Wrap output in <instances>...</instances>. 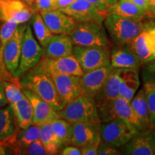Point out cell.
<instances>
[{
	"mask_svg": "<svg viewBox=\"0 0 155 155\" xmlns=\"http://www.w3.org/2000/svg\"><path fill=\"white\" fill-rule=\"evenodd\" d=\"M19 78L21 86L32 91L48 102L56 111H61L65 106L58 95L51 75L38 65L23 73Z\"/></svg>",
	"mask_w": 155,
	"mask_h": 155,
	"instance_id": "1",
	"label": "cell"
},
{
	"mask_svg": "<svg viewBox=\"0 0 155 155\" xmlns=\"http://www.w3.org/2000/svg\"><path fill=\"white\" fill-rule=\"evenodd\" d=\"M103 23L115 45L131 43L146 28V25L141 20L126 18L116 15H108Z\"/></svg>",
	"mask_w": 155,
	"mask_h": 155,
	"instance_id": "2",
	"label": "cell"
},
{
	"mask_svg": "<svg viewBox=\"0 0 155 155\" xmlns=\"http://www.w3.org/2000/svg\"><path fill=\"white\" fill-rule=\"evenodd\" d=\"M69 35L74 45L110 46V39L102 22H77Z\"/></svg>",
	"mask_w": 155,
	"mask_h": 155,
	"instance_id": "3",
	"label": "cell"
},
{
	"mask_svg": "<svg viewBox=\"0 0 155 155\" xmlns=\"http://www.w3.org/2000/svg\"><path fill=\"white\" fill-rule=\"evenodd\" d=\"M58 113L60 118L66 120L72 124L99 118L94 98L82 95L65 104Z\"/></svg>",
	"mask_w": 155,
	"mask_h": 155,
	"instance_id": "4",
	"label": "cell"
},
{
	"mask_svg": "<svg viewBox=\"0 0 155 155\" xmlns=\"http://www.w3.org/2000/svg\"><path fill=\"white\" fill-rule=\"evenodd\" d=\"M139 131V130L134 125L121 119L101 122L100 127L101 140L117 148L127 144Z\"/></svg>",
	"mask_w": 155,
	"mask_h": 155,
	"instance_id": "5",
	"label": "cell"
},
{
	"mask_svg": "<svg viewBox=\"0 0 155 155\" xmlns=\"http://www.w3.org/2000/svg\"><path fill=\"white\" fill-rule=\"evenodd\" d=\"M73 54L77 58L83 73L111 65L109 48L74 45Z\"/></svg>",
	"mask_w": 155,
	"mask_h": 155,
	"instance_id": "6",
	"label": "cell"
},
{
	"mask_svg": "<svg viewBox=\"0 0 155 155\" xmlns=\"http://www.w3.org/2000/svg\"><path fill=\"white\" fill-rule=\"evenodd\" d=\"M43 55V48L34 38L30 25H27L22 40L19 64L15 78H19L24 73L36 66Z\"/></svg>",
	"mask_w": 155,
	"mask_h": 155,
	"instance_id": "7",
	"label": "cell"
},
{
	"mask_svg": "<svg viewBox=\"0 0 155 155\" xmlns=\"http://www.w3.org/2000/svg\"><path fill=\"white\" fill-rule=\"evenodd\" d=\"M98 113L101 122L121 119L134 125L140 131V124L131 102L121 96L98 108Z\"/></svg>",
	"mask_w": 155,
	"mask_h": 155,
	"instance_id": "8",
	"label": "cell"
},
{
	"mask_svg": "<svg viewBox=\"0 0 155 155\" xmlns=\"http://www.w3.org/2000/svg\"><path fill=\"white\" fill-rule=\"evenodd\" d=\"M27 25L19 24L15 33L5 45L3 51V62L6 69L15 78L18 68L22 50V40Z\"/></svg>",
	"mask_w": 155,
	"mask_h": 155,
	"instance_id": "9",
	"label": "cell"
},
{
	"mask_svg": "<svg viewBox=\"0 0 155 155\" xmlns=\"http://www.w3.org/2000/svg\"><path fill=\"white\" fill-rule=\"evenodd\" d=\"M38 65L50 74L73 75L81 77L84 73L73 54L55 59L42 57Z\"/></svg>",
	"mask_w": 155,
	"mask_h": 155,
	"instance_id": "10",
	"label": "cell"
},
{
	"mask_svg": "<svg viewBox=\"0 0 155 155\" xmlns=\"http://www.w3.org/2000/svg\"><path fill=\"white\" fill-rule=\"evenodd\" d=\"M112 69L113 67L108 65L83 73L79 79L80 94L94 99L101 90Z\"/></svg>",
	"mask_w": 155,
	"mask_h": 155,
	"instance_id": "11",
	"label": "cell"
},
{
	"mask_svg": "<svg viewBox=\"0 0 155 155\" xmlns=\"http://www.w3.org/2000/svg\"><path fill=\"white\" fill-rule=\"evenodd\" d=\"M77 22H104L106 15L88 0H75L71 5L60 9Z\"/></svg>",
	"mask_w": 155,
	"mask_h": 155,
	"instance_id": "12",
	"label": "cell"
},
{
	"mask_svg": "<svg viewBox=\"0 0 155 155\" xmlns=\"http://www.w3.org/2000/svg\"><path fill=\"white\" fill-rule=\"evenodd\" d=\"M122 154L154 155L155 130L147 129L140 130L127 144L121 147Z\"/></svg>",
	"mask_w": 155,
	"mask_h": 155,
	"instance_id": "13",
	"label": "cell"
},
{
	"mask_svg": "<svg viewBox=\"0 0 155 155\" xmlns=\"http://www.w3.org/2000/svg\"><path fill=\"white\" fill-rule=\"evenodd\" d=\"M129 46L141 60L143 65L155 60V25L147 26Z\"/></svg>",
	"mask_w": 155,
	"mask_h": 155,
	"instance_id": "14",
	"label": "cell"
},
{
	"mask_svg": "<svg viewBox=\"0 0 155 155\" xmlns=\"http://www.w3.org/2000/svg\"><path fill=\"white\" fill-rule=\"evenodd\" d=\"M0 12L4 21H13L18 25L27 22L37 12L33 7L22 0H1Z\"/></svg>",
	"mask_w": 155,
	"mask_h": 155,
	"instance_id": "15",
	"label": "cell"
},
{
	"mask_svg": "<svg viewBox=\"0 0 155 155\" xmlns=\"http://www.w3.org/2000/svg\"><path fill=\"white\" fill-rule=\"evenodd\" d=\"M101 121L97 118L86 122L73 124V132L71 145L82 147L92 141H100V127Z\"/></svg>",
	"mask_w": 155,
	"mask_h": 155,
	"instance_id": "16",
	"label": "cell"
},
{
	"mask_svg": "<svg viewBox=\"0 0 155 155\" xmlns=\"http://www.w3.org/2000/svg\"><path fill=\"white\" fill-rule=\"evenodd\" d=\"M23 94L30 101L33 111V124L40 125L45 123H51L58 119V111L42 98L30 89L22 87Z\"/></svg>",
	"mask_w": 155,
	"mask_h": 155,
	"instance_id": "17",
	"label": "cell"
},
{
	"mask_svg": "<svg viewBox=\"0 0 155 155\" xmlns=\"http://www.w3.org/2000/svg\"><path fill=\"white\" fill-rule=\"evenodd\" d=\"M19 129L10 104L0 108V144L7 148L14 144Z\"/></svg>",
	"mask_w": 155,
	"mask_h": 155,
	"instance_id": "18",
	"label": "cell"
},
{
	"mask_svg": "<svg viewBox=\"0 0 155 155\" xmlns=\"http://www.w3.org/2000/svg\"><path fill=\"white\" fill-rule=\"evenodd\" d=\"M44 22L53 34H66L71 32L77 22L60 9L40 12Z\"/></svg>",
	"mask_w": 155,
	"mask_h": 155,
	"instance_id": "19",
	"label": "cell"
},
{
	"mask_svg": "<svg viewBox=\"0 0 155 155\" xmlns=\"http://www.w3.org/2000/svg\"><path fill=\"white\" fill-rule=\"evenodd\" d=\"M64 106L80 96V76L65 74H50Z\"/></svg>",
	"mask_w": 155,
	"mask_h": 155,
	"instance_id": "20",
	"label": "cell"
},
{
	"mask_svg": "<svg viewBox=\"0 0 155 155\" xmlns=\"http://www.w3.org/2000/svg\"><path fill=\"white\" fill-rule=\"evenodd\" d=\"M111 65L114 68L139 70L143 65L141 60L129 45H115L111 51Z\"/></svg>",
	"mask_w": 155,
	"mask_h": 155,
	"instance_id": "21",
	"label": "cell"
},
{
	"mask_svg": "<svg viewBox=\"0 0 155 155\" xmlns=\"http://www.w3.org/2000/svg\"><path fill=\"white\" fill-rule=\"evenodd\" d=\"M74 45L69 35L54 34L46 46L43 48V57L55 59L73 54Z\"/></svg>",
	"mask_w": 155,
	"mask_h": 155,
	"instance_id": "22",
	"label": "cell"
},
{
	"mask_svg": "<svg viewBox=\"0 0 155 155\" xmlns=\"http://www.w3.org/2000/svg\"><path fill=\"white\" fill-rule=\"evenodd\" d=\"M119 68L112 69L109 76L103 86L101 90L95 96L94 101L97 109L104 104L111 101L119 96Z\"/></svg>",
	"mask_w": 155,
	"mask_h": 155,
	"instance_id": "23",
	"label": "cell"
},
{
	"mask_svg": "<svg viewBox=\"0 0 155 155\" xmlns=\"http://www.w3.org/2000/svg\"><path fill=\"white\" fill-rule=\"evenodd\" d=\"M119 69V96L131 102L137 94L140 84L139 70L134 68Z\"/></svg>",
	"mask_w": 155,
	"mask_h": 155,
	"instance_id": "24",
	"label": "cell"
},
{
	"mask_svg": "<svg viewBox=\"0 0 155 155\" xmlns=\"http://www.w3.org/2000/svg\"><path fill=\"white\" fill-rule=\"evenodd\" d=\"M108 15H116L126 18L141 20L147 13L129 0H118L108 8Z\"/></svg>",
	"mask_w": 155,
	"mask_h": 155,
	"instance_id": "25",
	"label": "cell"
},
{
	"mask_svg": "<svg viewBox=\"0 0 155 155\" xmlns=\"http://www.w3.org/2000/svg\"><path fill=\"white\" fill-rule=\"evenodd\" d=\"M40 127L38 124H32L25 129L19 128L17 134L16 140L10 147L15 154H20L22 150L27 148L31 143L40 139Z\"/></svg>",
	"mask_w": 155,
	"mask_h": 155,
	"instance_id": "26",
	"label": "cell"
},
{
	"mask_svg": "<svg viewBox=\"0 0 155 155\" xmlns=\"http://www.w3.org/2000/svg\"><path fill=\"white\" fill-rule=\"evenodd\" d=\"M131 104L139 120L141 128L140 130L151 129L148 105L143 87L134 96Z\"/></svg>",
	"mask_w": 155,
	"mask_h": 155,
	"instance_id": "27",
	"label": "cell"
},
{
	"mask_svg": "<svg viewBox=\"0 0 155 155\" xmlns=\"http://www.w3.org/2000/svg\"><path fill=\"white\" fill-rule=\"evenodd\" d=\"M19 128L25 129L33 124V111L30 101L26 96L18 101L10 104Z\"/></svg>",
	"mask_w": 155,
	"mask_h": 155,
	"instance_id": "28",
	"label": "cell"
},
{
	"mask_svg": "<svg viewBox=\"0 0 155 155\" xmlns=\"http://www.w3.org/2000/svg\"><path fill=\"white\" fill-rule=\"evenodd\" d=\"M40 127V139L48 154H56L61 150L58 137L53 131L50 123L38 125Z\"/></svg>",
	"mask_w": 155,
	"mask_h": 155,
	"instance_id": "29",
	"label": "cell"
},
{
	"mask_svg": "<svg viewBox=\"0 0 155 155\" xmlns=\"http://www.w3.org/2000/svg\"><path fill=\"white\" fill-rule=\"evenodd\" d=\"M53 131L59 140L61 150L71 144L73 137V124L66 120L58 118L50 123Z\"/></svg>",
	"mask_w": 155,
	"mask_h": 155,
	"instance_id": "30",
	"label": "cell"
},
{
	"mask_svg": "<svg viewBox=\"0 0 155 155\" xmlns=\"http://www.w3.org/2000/svg\"><path fill=\"white\" fill-rule=\"evenodd\" d=\"M151 75L144 76L143 85L145 96L149 108L151 129H155V75L150 72Z\"/></svg>",
	"mask_w": 155,
	"mask_h": 155,
	"instance_id": "31",
	"label": "cell"
},
{
	"mask_svg": "<svg viewBox=\"0 0 155 155\" xmlns=\"http://www.w3.org/2000/svg\"><path fill=\"white\" fill-rule=\"evenodd\" d=\"M32 25L35 36L42 48H45L54 34L51 32L40 12H37L32 17Z\"/></svg>",
	"mask_w": 155,
	"mask_h": 155,
	"instance_id": "32",
	"label": "cell"
},
{
	"mask_svg": "<svg viewBox=\"0 0 155 155\" xmlns=\"http://www.w3.org/2000/svg\"><path fill=\"white\" fill-rule=\"evenodd\" d=\"M2 81L6 96H7L9 104L18 101L25 96V94H23L22 90V86L19 83V78L17 81Z\"/></svg>",
	"mask_w": 155,
	"mask_h": 155,
	"instance_id": "33",
	"label": "cell"
},
{
	"mask_svg": "<svg viewBox=\"0 0 155 155\" xmlns=\"http://www.w3.org/2000/svg\"><path fill=\"white\" fill-rule=\"evenodd\" d=\"M18 24L10 20L4 21L0 30V54L3 60V51L5 45L8 42L9 38L15 33Z\"/></svg>",
	"mask_w": 155,
	"mask_h": 155,
	"instance_id": "34",
	"label": "cell"
},
{
	"mask_svg": "<svg viewBox=\"0 0 155 155\" xmlns=\"http://www.w3.org/2000/svg\"><path fill=\"white\" fill-rule=\"evenodd\" d=\"M20 154L24 155H48L45 149L44 148L40 139L33 141L25 148Z\"/></svg>",
	"mask_w": 155,
	"mask_h": 155,
	"instance_id": "35",
	"label": "cell"
},
{
	"mask_svg": "<svg viewBox=\"0 0 155 155\" xmlns=\"http://www.w3.org/2000/svg\"><path fill=\"white\" fill-rule=\"evenodd\" d=\"M121 154V151L117 150V147L109 143L101 140L98 148V154L97 155H117Z\"/></svg>",
	"mask_w": 155,
	"mask_h": 155,
	"instance_id": "36",
	"label": "cell"
},
{
	"mask_svg": "<svg viewBox=\"0 0 155 155\" xmlns=\"http://www.w3.org/2000/svg\"><path fill=\"white\" fill-rule=\"evenodd\" d=\"M35 9L38 12L54 10L55 9V0H35Z\"/></svg>",
	"mask_w": 155,
	"mask_h": 155,
	"instance_id": "37",
	"label": "cell"
},
{
	"mask_svg": "<svg viewBox=\"0 0 155 155\" xmlns=\"http://www.w3.org/2000/svg\"><path fill=\"white\" fill-rule=\"evenodd\" d=\"M88 1L96 6L99 10L105 13L107 16L108 8L114 3H116L118 0H88Z\"/></svg>",
	"mask_w": 155,
	"mask_h": 155,
	"instance_id": "38",
	"label": "cell"
},
{
	"mask_svg": "<svg viewBox=\"0 0 155 155\" xmlns=\"http://www.w3.org/2000/svg\"><path fill=\"white\" fill-rule=\"evenodd\" d=\"M100 141H92L81 147L82 155H97L98 154V145L100 144Z\"/></svg>",
	"mask_w": 155,
	"mask_h": 155,
	"instance_id": "39",
	"label": "cell"
},
{
	"mask_svg": "<svg viewBox=\"0 0 155 155\" xmlns=\"http://www.w3.org/2000/svg\"><path fill=\"white\" fill-rule=\"evenodd\" d=\"M0 80L8 81H17L19 80V78H15L7 71L2 58L1 57V54H0Z\"/></svg>",
	"mask_w": 155,
	"mask_h": 155,
	"instance_id": "40",
	"label": "cell"
},
{
	"mask_svg": "<svg viewBox=\"0 0 155 155\" xmlns=\"http://www.w3.org/2000/svg\"><path fill=\"white\" fill-rule=\"evenodd\" d=\"M60 154L62 155H82L81 150L79 147H77L73 145H68V146L65 147Z\"/></svg>",
	"mask_w": 155,
	"mask_h": 155,
	"instance_id": "41",
	"label": "cell"
},
{
	"mask_svg": "<svg viewBox=\"0 0 155 155\" xmlns=\"http://www.w3.org/2000/svg\"><path fill=\"white\" fill-rule=\"evenodd\" d=\"M9 104L8 100H7V96L5 94V87H4L3 81L0 80V108L4 107Z\"/></svg>",
	"mask_w": 155,
	"mask_h": 155,
	"instance_id": "42",
	"label": "cell"
},
{
	"mask_svg": "<svg viewBox=\"0 0 155 155\" xmlns=\"http://www.w3.org/2000/svg\"><path fill=\"white\" fill-rule=\"evenodd\" d=\"M131 2L135 4L138 7L144 10L148 14V8H149V1L150 0H129Z\"/></svg>",
	"mask_w": 155,
	"mask_h": 155,
	"instance_id": "43",
	"label": "cell"
},
{
	"mask_svg": "<svg viewBox=\"0 0 155 155\" xmlns=\"http://www.w3.org/2000/svg\"><path fill=\"white\" fill-rule=\"evenodd\" d=\"M75 0H55V9H61L71 5Z\"/></svg>",
	"mask_w": 155,
	"mask_h": 155,
	"instance_id": "44",
	"label": "cell"
},
{
	"mask_svg": "<svg viewBox=\"0 0 155 155\" xmlns=\"http://www.w3.org/2000/svg\"><path fill=\"white\" fill-rule=\"evenodd\" d=\"M143 65H144V68L147 71L152 72L155 74V60L148 62V63L144 64Z\"/></svg>",
	"mask_w": 155,
	"mask_h": 155,
	"instance_id": "45",
	"label": "cell"
},
{
	"mask_svg": "<svg viewBox=\"0 0 155 155\" xmlns=\"http://www.w3.org/2000/svg\"><path fill=\"white\" fill-rule=\"evenodd\" d=\"M148 14L155 15V0H150L149 1Z\"/></svg>",
	"mask_w": 155,
	"mask_h": 155,
	"instance_id": "46",
	"label": "cell"
},
{
	"mask_svg": "<svg viewBox=\"0 0 155 155\" xmlns=\"http://www.w3.org/2000/svg\"><path fill=\"white\" fill-rule=\"evenodd\" d=\"M6 148H7V147L0 144V155H5L7 154V153H6Z\"/></svg>",
	"mask_w": 155,
	"mask_h": 155,
	"instance_id": "47",
	"label": "cell"
},
{
	"mask_svg": "<svg viewBox=\"0 0 155 155\" xmlns=\"http://www.w3.org/2000/svg\"><path fill=\"white\" fill-rule=\"evenodd\" d=\"M24 2H25L26 4H28V5L30 6H32V7H33V5H34V2H35V0H22Z\"/></svg>",
	"mask_w": 155,
	"mask_h": 155,
	"instance_id": "48",
	"label": "cell"
},
{
	"mask_svg": "<svg viewBox=\"0 0 155 155\" xmlns=\"http://www.w3.org/2000/svg\"><path fill=\"white\" fill-rule=\"evenodd\" d=\"M0 20H2V21H4V20H3V18H2V13H1V12H0Z\"/></svg>",
	"mask_w": 155,
	"mask_h": 155,
	"instance_id": "49",
	"label": "cell"
},
{
	"mask_svg": "<svg viewBox=\"0 0 155 155\" xmlns=\"http://www.w3.org/2000/svg\"><path fill=\"white\" fill-rule=\"evenodd\" d=\"M3 22H4V21H2V20H0V30H1V27H2V25Z\"/></svg>",
	"mask_w": 155,
	"mask_h": 155,
	"instance_id": "50",
	"label": "cell"
},
{
	"mask_svg": "<svg viewBox=\"0 0 155 155\" xmlns=\"http://www.w3.org/2000/svg\"><path fill=\"white\" fill-rule=\"evenodd\" d=\"M2 1H5V0H2Z\"/></svg>",
	"mask_w": 155,
	"mask_h": 155,
	"instance_id": "51",
	"label": "cell"
},
{
	"mask_svg": "<svg viewBox=\"0 0 155 155\" xmlns=\"http://www.w3.org/2000/svg\"><path fill=\"white\" fill-rule=\"evenodd\" d=\"M0 2H1V0H0Z\"/></svg>",
	"mask_w": 155,
	"mask_h": 155,
	"instance_id": "52",
	"label": "cell"
},
{
	"mask_svg": "<svg viewBox=\"0 0 155 155\" xmlns=\"http://www.w3.org/2000/svg\"><path fill=\"white\" fill-rule=\"evenodd\" d=\"M154 130H155V129H154Z\"/></svg>",
	"mask_w": 155,
	"mask_h": 155,
	"instance_id": "53",
	"label": "cell"
}]
</instances>
